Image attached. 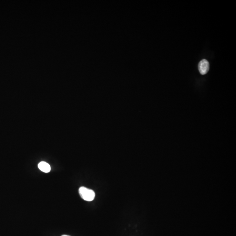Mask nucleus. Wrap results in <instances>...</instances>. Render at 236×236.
Listing matches in <instances>:
<instances>
[{
  "label": "nucleus",
  "mask_w": 236,
  "mask_h": 236,
  "mask_svg": "<svg viewBox=\"0 0 236 236\" xmlns=\"http://www.w3.org/2000/svg\"><path fill=\"white\" fill-rule=\"evenodd\" d=\"M79 193L81 198L87 201H91L95 197V193L93 190L85 187H81L79 189Z\"/></svg>",
  "instance_id": "obj_1"
},
{
  "label": "nucleus",
  "mask_w": 236,
  "mask_h": 236,
  "mask_svg": "<svg viewBox=\"0 0 236 236\" xmlns=\"http://www.w3.org/2000/svg\"><path fill=\"white\" fill-rule=\"evenodd\" d=\"M198 68L201 75L206 74L209 69V64L208 61L205 59L201 60L198 64Z\"/></svg>",
  "instance_id": "obj_2"
},
{
  "label": "nucleus",
  "mask_w": 236,
  "mask_h": 236,
  "mask_svg": "<svg viewBox=\"0 0 236 236\" xmlns=\"http://www.w3.org/2000/svg\"><path fill=\"white\" fill-rule=\"evenodd\" d=\"M38 167L42 172L45 173H48L51 170V167L49 164L46 162L42 161L38 164Z\"/></svg>",
  "instance_id": "obj_3"
},
{
  "label": "nucleus",
  "mask_w": 236,
  "mask_h": 236,
  "mask_svg": "<svg viewBox=\"0 0 236 236\" xmlns=\"http://www.w3.org/2000/svg\"><path fill=\"white\" fill-rule=\"evenodd\" d=\"M69 236L66 235H63V236Z\"/></svg>",
  "instance_id": "obj_4"
}]
</instances>
